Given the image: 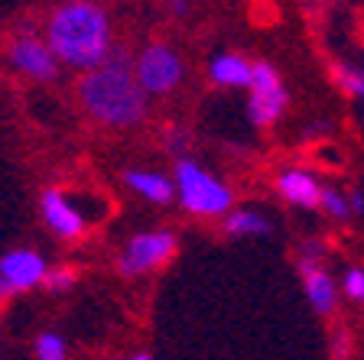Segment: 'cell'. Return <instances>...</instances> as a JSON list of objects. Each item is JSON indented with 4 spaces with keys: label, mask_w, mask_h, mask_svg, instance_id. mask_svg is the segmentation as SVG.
Instances as JSON below:
<instances>
[{
    "label": "cell",
    "mask_w": 364,
    "mask_h": 360,
    "mask_svg": "<svg viewBox=\"0 0 364 360\" xmlns=\"http://www.w3.org/2000/svg\"><path fill=\"white\" fill-rule=\"evenodd\" d=\"M39 204H43V218H46V224H49V231H53L55 237H62V240L85 237V231H88V218H85V211L78 208L72 195H65L62 188H46L43 198H39Z\"/></svg>",
    "instance_id": "8"
},
{
    "label": "cell",
    "mask_w": 364,
    "mask_h": 360,
    "mask_svg": "<svg viewBox=\"0 0 364 360\" xmlns=\"http://www.w3.org/2000/svg\"><path fill=\"white\" fill-rule=\"evenodd\" d=\"M277 192L296 208H318V198H322L318 179L312 173H306V169H283L277 175Z\"/></svg>",
    "instance_id": "11"
},
{
    "label": "cell",
    "mask_w": 364,
    "mask_h": 360,
    "mask_svg": "<svg viewBox=\"0 0 364 360\" xmlns=\"http://www.w3.org/2000/svg\"><path fill=\"white\" fill-rule=\"evenodd\" d=\"M348 208H351V214H364V195L361 192H348Z\"/></svg>",
    "instance_id": "21"
},
{
    "label": "cell",
    "mask_w": 364,
    "mask_h": 360,
    "mask_svg": "<svg viewBox=\"0 0 364 360\" xmlns=\"http://www.w3.org/2000/svg\"><path fill=\"white\" fill-rule=\"evenodd\" d=\"M75 270L72 266H55V270H46V279L43 285L49 289V293H65V289H72L75 285Z\"/></svg>",
    "instance_id": "18"
},
{
    "label": "cell",
    "mask_w": 364,
    "mask_h": 360,
    "mask_svg": "<svg viewBox=\"0 0 364 360\" xmlns=\"http://www.w3.org/2000/svg\"><path fill=\"white\" fill-rule=\"evenodd\" d=\"M166 143H169V150H173V153H186V150H189V136L179 133V130H173Z\"/></svg>",
    "instance_id": "20"
},
{
    "label": "cell",
    "mask_w": 364,
    "mask_h": 360,
    "mask_svg": "<svg viewBox=\"0 0 364 360\" xmlns=\"http://www.w3.org/2000/svg\"><path fill=\"white\" fill-rule=\"evenodd\" d=\"M43 39L53 49L59 65L91 72L114 49L111 16L95 0H62L46 16Z\"/></svg>",
    "instance_id": "1"
},
{
    "label": "cell",
    "mask_w": 364,
    "mask_h": 360,
    "mask_svg": "<svg viewBox=\"0 0 364 360\" xmlns=\"http://www.w3.org/2000/svg\"><path fill=\"white\" fill-rule=\"evenodd\" d=\"M318 208L326 211V214H332L335 221H345V218L351 214V208H348V195H341L338 188H322Z\"/></svg>",
    "instance_id": "17"
},
{
    "label": "cell",
    "mask_w": 364,
    "mask_h": 360,
    "mask_svg": "<svg viewBox=\"0 0 364 360\" xmlns=\"http://www.w3.org/2000/svg\"><path fill=\"white\" fill-rule=\"evenodd\" d=\"M176 250H179V237L166 227L134 234L117 256V270H121V276H146V273L163 270L176 256Z\"/></svg>",
    "instance_id": "5"
},
{
    "label": "cell",
    "mask_w": 364,
    "mask_h": 360,
    "mask_svg": "<svg viewBox=\"0 0 364 360\" xmlns=\"http://www.w3.org/2000/svg\"><path fill=\"white\" fill-rule=\"evenodd\" d=\"M173 185L179 204L196 218H218V214H228L235 208V192L189 156L176 159Z\"/></svg>",
    "instance_id": "3"
},
{
    "label": "cell",
    "mask_w": 364,
    "mask_h": 360,
    "mask_svg": "<svg viewBox=\"0 0 364 360\" xmlns=\"http://www.w3.org/2000/svg\"><path fill=\"white\" fill-rule=\"evenodd\" d=\"M332 78L341 91H348L351 98L364 101V68L358 65H332Z\"/></svg>",
    "instance_id": "16"
},
{
    "label": "cell",
    "mask_w": 364,
    "mask_h": 360,
    "mask_svg": "<svg viewBox=\"0 0 364 360\" xmlns=\"http://www.w3.org/2000/svg\"><path fill=\"white\" fill-rule=\"evenodd\" d=\"M299 276H303V289L309 305L316 308L318 315H332L335 302H338V285L328 276V270H322L318 260H303L299 256Z\"/></svg>",
    "instance_id": "10"
},
{
    "label": "cell",
    "mask_w": 364,
    "mask_h": 360,
    "mask_svg": "<svg viewBox=\"0 0 364 360\" xmlns=\"http://www.w3.org/2000/svg\"><path fill=\"white\" fill-rule=\"evenodd\" d=\"M225 231L231 237H267L273 231L270 218L254 208H231L225 214Z\"/></svg>",
    "instance_id": "14"
},
{
    "label": "cell",
    "mask_w": 364,
    "mask_h": 360,
    "mask_svg": "<svg viewBox=\"0 0 364 360\" xmlns=\"http://www.w3.org/2000/svg\"><path fill=\"white\" fill-rule=\"evenodd\" d=\"M341 289H345V295H348L351 302H361L364 305V270L361 266L345 270V276H341Z\"/></svg>",
    "instance_id": "19"
},
{
    "label": "cell",
    "mask_w": 364,
    "mask_h": 360,
    "mask_svg": "<svg viewBox=\"0 0 364 360\" xmlns=\"http://www.w3.org/2000/svg\"><path fill=\"white\" fill-rule=\"evenodd\" d=\"M127 188H134L140 198H146L150 204H169L176 198V185L169 175L156 173V169H127L124 173Z\"/></svg>",
    "instance_id": "12"
},
{
    "label": "cell",
    "mask_w": 364,
    "mask_h": 360,
    "mask_svg": "<svg viewBox=\"0 0 364 360\" xmlns=\"http://www.w3.org/2000/svg\"><path fill=\"white\" fill-rule=\"evenodd\" d=\"M7 62L20 75L33 78V82H55V78H59V62H55L53 49L33 30H16L14 36H10Z\"/></svg>",
    "instance_id": "7"
},
{
    "label": "cell",
    "mask_w": 364,
    "mask_h": 360,
    "mask_svg": "<svg viewBox=\"0 0 364 360\" xmlns=\"http://www.w3.org/2000/svg\"><path fill=\"white\" fill-rule=\"evenodd\" d=\"M247 91H250V98H247L250 124L254 127H273L289 104V94H287V84H283L280 72L270 62H254Z\"/></svg>",
    "instance_id": "6"
},
{
    "label": "cell",
    "mask_w": 364,
    "mask_h": 360,
    "mask_svg": "<svg viewBox=\"0 0 364 360\" xmlns=\"http://www.w3.org/2000/svg\"><path fill=\"white\" fill-rule=\"evenodd\" d=\"M134 75L144 88V94H173L186 78V62H182L179 49H173L169 43H146L134 59Z\"/></svg>",
    "instance_id": "4"
},
{
    "label": "cell",
    "mask_w": 364,
    "mask_h": 360,
    "mask_svg": "<svg viewBox=\"0 0 364 360\" xmlns=\"http://www.w3.org/2000/svg\"><path fill=\"white\" fill-rule=\"evenodd\" d=\"M78 101L91 120L117 130L136 127L150 114V98L134 75V59L127 49H117V45L98 68L78 78Z\"/></svg>",
    "instance_id": "2"
},
{
    "label": "cell",
    "mask_w": 364,
    "mask_h": 360,
    "mask_svg": "<svg viewBox=\"0 0 364 360\" xmlns=\"http://www.w3.org/2000/svg\"><path fill=\"white\" fill-rule=\"evenodd\" d=\"M49 263L39 250L20 247L0 256V283L7 285V293H30L36 285H43Z\"/></svg>",
    "instance_id": "9"
},
{
    "label": "cell",
    "mask_w": 364,
    "mask_h": 360,
    "mask_svg": "<svg viewBox=\"0 0 364 360\" xmlns=\"http://www.w3.org/2000/svg\"><path fill=\"white\" fill-rule=\"evenodd\" d=\"M7 295H10V293H7V285L0 283V299H7Z\"/></svg>",
    "instance_id": "24"
},
{
    "label": "cell",
    "mask_w": 364,
    "mask_h": 360,
    "mask_svg": "<svg viewBox=\"0 0 364 360\" xmlns=\"http://www.w3.org/2000/svg\"><path fill=\"white\" fill-rule=\"evenodd\" d=\"M130 360H153V357H150V354H134Z\"/></svg>",
    "instance_id": "23"
},
{
    "label": "cell",
    "mask_w": 364,
    "mask_h": 360,
    "mask_svg": "<svg viewBox=\"0 0 364 360\" xmlns=\"http://www.w3.org/2000/svg\"><path fill=\"white\" fill-rule=\"evenodd\" d=\"M33 351H36V360H68L65 338H62L59 331H39Z\"/></svg>",
    "instance_id": "15"
},
{
    "label": "cell",
    "mask_w": 364,
    "mask_h": 360,
    "mask_svg": "<svg viewBox=\"0 0 364 360\" xmlns=\"http://www.w3.org/2000/svg\"><path fill=\"white\" fill-rule=\"evenodd\" d=\"M250 68L254 62H247L237 53H218L208 62V82L218 88H247L250 84Z\"/></svg>",
    "instance_id": "13"
},
{
    "label": "cell",
    "mask_w": 364,
    "mask_h": 360,
    "mask_svg": "<svg viewBox=\"0 0 364 360\" xmlns=\"http://www.w3.org/2000/svg\"><path fill=\"white\" fill-rule=\"evenodd\" d=\"M169 13H173V16H186V13H189V0H169Z\"/></svg>",
    "instance_id": "22"
}]
</instances>
